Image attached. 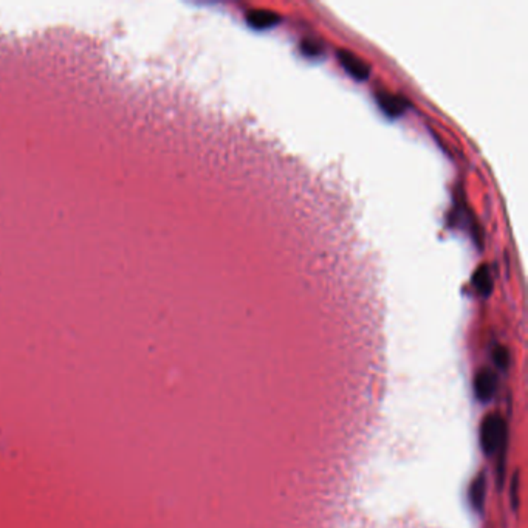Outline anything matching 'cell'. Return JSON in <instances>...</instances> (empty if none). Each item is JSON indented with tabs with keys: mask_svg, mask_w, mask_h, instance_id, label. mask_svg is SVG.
Wrapping results in <instances>:
<instances>
[{
	"mask_svg": "<svg viewBox=\"0 0 528 528\" xmlns=\"http://www.w3.org/2000/svg\"><path fill=\"white\" fill-rule=\"evenodd\" d=\"M503 436H505V423L498 414H490L485 417L480 426V445H482L484 453L491 455L502 445Z\"/></svg>",
	"mask_w": 528,
	"mask_h": 528,
	"instance_id": "6da1fadb",
	"label": "cell"
},
{
	"mask_svg": "<svg viewBox=\"0 0 528 528\" xmlns=\"http://www.w3.org/2000/svg\"><path fill=\"white\" fill-rule=\"evenodd\" d=\"M472 283H474L476 290L482 296H488L491 293L493 279H491V274H490V270H488V266L482 265L477 268L474 273V278H472Z\"/></svg>",
	"mask_w": 528,
	"mask_h": 528,
	"instance_id": "5b68a950",
	"label": "cell"
},
{
	"mask_svg": "<svg viewBox=\"0 0 528 528\" xmlns=\"http://www.w3.org/2000/svg\"><path fill=\"white\" fill-rule=\"evenodd\" d=\"M474 391L477 398L480 401H484V403H486V401H490L494 397L496 391H498V380H496L491 370H480L474 380Z\"/></svg>",
	"mask_w": 528,
	"mask_h": 528,
	"instance_id": "7a4b0ae2",
	"label": "cell"
},
{
	"mask_svg": "<svg viewBox=\"0 0 528 528\" xmlns=\"http://www.w3.org/2000/svg\"><path fill=\"white\" fill-rule=\"evenodd\" d=\"M378 104H380L384 112L391 116H398L405 109L403 101L397 97H392L389 93L378 94Z\"/></svg>",
	"mask_w": 528,
	"mask_h": 528,
	"instance_id": "8992f818",
	"label": "cell"
},
{
	"mask_svg": "<svg viewBox=\"0 0 528 528\" xmlns=\"http://www.w3.org/2000/svg\"><path fill=\"white\" fill-rule=\"evenodd\" d=\"M338 58H340L341 66L345 68V72H349L355 80L358 81H364L369 78V67L362 62L360 58L355 56L353 53L348 50H341L338 53Z\"/></svg>",
	"mask_w": 528,
	"mask_h": 528,
	"instance_id": "3957f363",
	"label": "cell"
},
{
	"mask_svg": "<svg viewBox=\"0 0 528 528\" xmlns=\"http://www.w3.org/2000/svg\"><path fill=\"white\" fill-rule=\"evenodd\" d=\"M469 498H471V503L474 505V508H482V503H484V498H485V479L484 476H480L479 479H476V482L472 484L471 486V491H469Z\"/></svg>",
	"mask_w": 528,
	"mask_h": 528,
	"instance_id": "52a82bcc",
	"label": "cell"
},
{
	"mask_svg": "<svg viewBox=\"0 0 528 528\" xmlns=\"http://www.w3.org/2000/svg\"><path fill=\"white\" fill-rule=\"evenodd\" d=\"M494 362H496V366H498V367L507 369L508 362H510V355H508V350L505 348H502V345H499V348L494 350Z\"/></svg>",
	"mask_w": 528,
	"mask_h": 528,
	"instance_id": "ba28073f",
	"label": "cell"
},
{
	"mask_svg": "<svg viewBox=\"0 0 528 528\" xmlns=\"http://www.w3.org/2000/svg\"><path fill=\"white\" fill-rule=\"evenodd\" d=\"M247 22L250 27H253L256 30H266L270 27H274L276 23L279 22V16L271 11L256 10L247 14Z\"/></svg>",
	"mask_w": 528,
	"mask_h": 528,
	"instance_id": "277c9868",
	"label": "cell"
}]
</instances>
